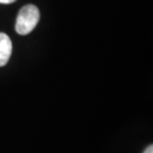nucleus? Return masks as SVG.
Segmentation results:
<instances>
[{
    "mask_svg": "<svg viewBox=\"0 0 153 153\" xmlns=\"http://www.w3.org/2000/svg\"><path fill=\"white\" fill-rule=\"evenodd\" d=\"M40 19L39 9L35 5H25L20 9L16 19L15 29L20 35H27L33 31Z\"/></svg>",
    "mask_w": 153,
    "mask_h": 153,
    "instance_id": "obj_1",
    "label": "nucleus"
},
{
    "mask_svg": "<svg viewBox=\"0 0 153 153\" xmlns=\"http://www.w3.org/2000/svg\"><path fill=\"white\" fill-rule=\"evenodd\" d=\"M12 53V42L9 36L0 33V67L5 66Z\"/></svg>",
    "mask_w": 153,
    "mask_h": 153,
    "instance_id": "obj_2",
    "label": "nucleus"
},
{
    "mask_svg": "<svg viewBox=\"0 0 153 153\" xmlns=\"http://www.w3.org/2000/svg\"><path fill=\"white\" fill-rule=\"evenodd\" d=\"M16 0H0V3H2V4H10V3H13Z\"/></svg>",
    "mask_w": 153,
    "mask_h": 153,
    "instance_id": "obj_3",
    "label": "nucleus"
},
{
    "mask_svg": "<svg viewBox=\"0 0 153 153\" xmlns=\"http://www.w3.org/2000/svg\"><path fill=\"white\" fill-rule=\"evenodd\" d=\"M143 153H153V146L152 145H149L147 148L145 149V151Z\"/></svg>",
    "mask_w": 153,
    "mask_h": 153,
    "instance_id": "obj_4",
    "label": "nucleus"
}]
</instances>
